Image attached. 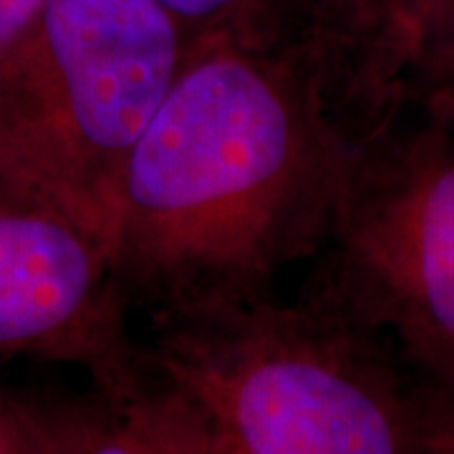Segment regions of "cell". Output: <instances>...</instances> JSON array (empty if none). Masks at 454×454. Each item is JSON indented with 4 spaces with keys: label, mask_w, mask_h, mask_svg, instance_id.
<instances>
[{
    "label": "cell",
    "mask_w": 454,
    "mask_h": 454,
    "mask_svg": "<svg viewBox=\"0 0 454 454\" xmlns=\"http://www.w3.org/2000/svg\"><path fill=\"white\" fill-rule=\"evenodd\" d=\"M439 0H301V46L333 116L354 139L406 106Z\"/></svg>",
    "instance_id": "8992f818"
},
{
    "label": "cell",
    "mask_w": 454,
    "mask_h": 454,
    "mask_svg": "<svg viewBox=\"0 0 454 454\" xmlns=\"http://www.w3.org/2000/svg\"><path fill=\"white\" fill-rule=\"evenodd\" d=\"M190 41L225 38L278 49L301 43V0H160Z\"/></svg>",
    "instance_id": "ba28073f"
},
{
    "label": "cell",
    "mask_w": 454,
    "mask_h": 454,
    "mask_svg": "<svg viewBox=\"0 0 454 454\" xmlns=\"http://www.w3.org/2000/svg\"><path fill=\"white\" fill-rule=\"evenodd\" d=\"M306 291L389 340L454 454V112L404 106L358 137Z\"/></svg>",
    "instance_id": "277c9868"
},
{
    "label": "cell",
    "mask_w": 454,
    "mask_h": 454,
    "mask_svg": "<svg viewBox=\"0 0 454 454\" xmlns=\"http://www.w3.org/2000/svg\"><path fill=\"white\" fill-rule=\"evenodd\" d=\"M112 452V419L89 399L35 402L0 396V454Z\"/></svg>",
    "instance_id": "52a82bcc"
},
{
    "label": "cell",
    "mask_w": 454,
    "mask_h": 454,
    "mask_svg": "<svg viewBox=\"0 0 454 454\" xmlns=\"http://www.w3.org/2000/svg\"><path fill=\"white\" fill-rule=\"evenodd\" d=\"M112 452L434 454L422 384L381 333L303 293L149 310Z\"/></svg>",
    "instance_id": "7a4b0ae2"
},
{
    "label": "cell",
    "mask_w": 454,
    "mask_h": 454,
    "mask_svg": "<svg viewBox=\"0 0 454 454\" xmlns=\"http://www.w3.org/2000/svg\"><path fill=\"white\" fill-rule=\"evenodd\" d=\"M46 0H0V61L31 31Z\"/></svg>",
    "instance_id": "30bf717a"
},
{
    "label": "cell",
    "mask_w": 454,
    "mask_h": 454,
    "mask_svg": "<svg viewBox=\"0 0 454 454\" xmlns=\"http://www.w3.org/2000/svg\"><path fill=\"white\" fill-rule=\"evenodd\" d=\"M406 106L454 112V0H439L422 56L409 79Z\"/></svg>",
    "instance_id": "9c48e42d"
},
{
    "label": "cell",
    "mask_w": 454,
    "mask_h": 454,
    "mask_svg": "<svg viewBox=\"0 0 454 454\" xmlns=\"http://www.w3.org/2000/svg\"><path fill=\"white\" fill-rule=\"evenodd\" d=\"M127 309L101 240L0 179V358L79 366L112 399L137 346Z\"/></svg>",
    "instance_id": "5b68a950"
},
{
    "label": "cell",
    "mask_w": 454,
    "mask_h": 454,
    "mask_svg": "<svg viewBox=\"0 0 454 454\" xmlns=\"http://www.w3.org/2000/svg\"><path fill=\"white\" fill-rule=\"evenodd\" d=\"M190 43L160 0H46L0 61V179L109 253L124 167Z\"/></svg>",
    "instance_id": "3957f363"
},
{
    "label": "cell",
    "mask_w": 454,
    "mask_h": 454,
    "mask_svg": "<svg viewBox=\"0 0 454 454\" xmlns=\"http://www.w3.org/2000/svg\"><path fill=\"white\" fill-rule=\"evenodd\" d=\"M354 145L301 43L192 41L116 192L109 260L129 306L273 293L324 247Z\"/></svg>",
    "instance_id": "6da1fadb"
}]
</instances>
